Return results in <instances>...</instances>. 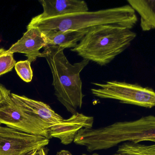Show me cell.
<instances>
[{
	"label": "cell",
	"mask_w": 155,
	"mask_h": 155,
	"mask_svg": "<svg viewBox=\"0 0 155 155\" xmlns=\"http://www.w3.org/2000/svg\"><path fill=\"white\" fill-rule=\"evenodd\" d=\"M78 145L89 153L109 149L126 142L155 143V116H147L134 121L116 122L97 128H83L75 137Z\"/></svg>",
	"instance_id": "cell-1"
},
{
	"label": "cell",
	"mask_w": 155,
	"mask_h": 155,
	"mask_svg": "<svg viewBox=\"0 0 155 155\" xmlns=\"http://www.w3.org/2000/svg\"><path fill=\"white\" fill-rule=\"evenodd\" d=\"M40 57H45L52 74V85L58 101L73 115L81 109L84 95L82 92V82L80 73L89 63L83 59L71 64L64 52V49L46 46Z\"/></svg>",
	"instance_id": "cell-2"
},
{
	"label": "cell",
	"mask_w": 155,
	"mask_h": 155,
	"mask_svg": "<svg viewBox=\"0 0 155 155\" xmlns=\"http://www.w3.org/2000/svg\"><path fill=\"white\" fill-rule=\"evenodd\" d=\"M135 11L129 5L94 12L76 13L66 15L41 18L34 17L27 28L35 27L41 31L54 30H87L93 26L116 25L131 30L136 24Z\"/></svg>",
	"instance_id": "cell-3"
},
{
	"label": "cell",
	"mask_w": 155,
	"mask_h": 155,
	"mask_svg": "<svg viewBox=\"0 0 155 155\" xmlns=\"http://www.w3.org/2000/svg\"><path fill=\"white\" fill-rule=\"evenodd\" d=\"M136 37L126 27L116 25L93 26L77 46L71 49L84 59L104 66L123 52Z\"/></svg>",
	"instance_id": "cell-4"
},
{
	"label": "cell",
	"mask_w": 155,
	"mask_h": 155,
	"mask_svg": "<svg viewBox=\"0 0 155 155\" xmlns=\"http://www.w3.org/2000/svg\"><path fill=\"white\" fill-rule=\"evenodd\" d=\"M11 91L0 84V124L6 127L51 139L50 126L36 115L20 108L12 99Z\"/></svg>",
	"instance_id": "cell-5"
},
{
	"label": "cell",
	"mask_w": 155,
	"mask_h": 155,
	"mask_svg": "<svg viewBox=\"0 0 155 155\" xmlns=\"http://www.w3.org/2000/svg\"><path fill=\"white\" fill-rule=\"evenodd\" d=\"M93 84L99 87L91 89L92 93L96 97L114 99L123 103L145 108L155 106V92L149 87L117 81L107 82L105 84Z\"/></svg>",
	"instance_id": "cell-6"
},
{
	"label": "cell",
	"mask_w": 155,
	"mask_h": 155,
	"mask_svg": "<svg viewBox=\"0 0 155 155\" xmlns=\"http://www.w3.org/2000/svg\"><path fill=\"white\" fill-rule=\"evenodd\" d=\"M50 139L0 126V155H31L49 144Z\"/></svg>",
	"instance_id": "cell-7"
},
{
	"label": "cell",
	"mask_w": 155,
	"mask_h": 155,
	"mask_svg": "<svg viewBox=\"0 0 155 155\" xmlns=\"http://www.w3.org/2000/svg\"><path fill=\"white\" fill-rule=\"evenodd\" d=\"M11 96L24 111L36 115L48 123L50 126V132L54 137L65 133L72 127L71 117L64 119L45 103L14 93H11Z\"/></svg>",
	"instance_id": "cell-8"
},
{
	"label": "cell",
	"mask_w": 155,
	"mask_h": 155,
	"mask_svg": "<svg viewBox=\"0 0 155 155\" xmlns=\"http://www.w3.org/2000/svg\"><path fill=\"white\" fill-rule=\"evenodd\" d=\"M47 45V40L41 31L35 27L27 28L21 38L7 50L9 52L24 54L32 62L40 57L41 48Z\"/></svg>",
	"instance_id": "cell-9"
},
{
	"label": "cell",
	"mask_w": 155,
	"mask_h": 155,
	"mask_svg": "<svg viewBox=\"0 0 155 155\" xmlns=\"http://www.w3.org/2000/svg\"><path fill=\"white\" fill-rule=\"evenodd\" d=\"M43 12L37 16L39 18L57 17L76 13L88 12L86 2L79 0H41Z\"/></svg>",
	"instance_id": "cell-10"
},
{
	"label": "cell",
	"mask_w": 155,
	"mask_h": 155,
	"mask_svg": "<svg viewBox=\"0 0 155 155\" xmlns=\"http://www.w3.org/2000/svg\"><path fill=\"white\" fill-rule=\"evenodd\" d=\"M87 30H50L41 31L47 40L46 46L65 48H74L84 36Z\"/></svg>",
	"instance_id": "cell-11"
},
{
	"label": "cell",
	"mask_w": 155,
	"mask_h": 155,
	"mask_svg": "<svg viewBox=\"0 0 155 155\" xmlns=\"http://www.w3.org/2000/svg\"><path fill=\"white\" fill-rule=\"evenodd\" d=\"M129 5L140 16V26L144 32L155 29V0H128Z\"/></svg>",
	"instance_id": "cell-12"
},
{
	"label": "cell",
	"mask_w": 155,
	"mask_h": 155,
	"mask_svg": "<svg viewBox=\"0 0 155 155\" xmlns=\"http://www.w3.org/2000/svg\"><path fill=\"white\" fill-rule=\"evenodd\" d=\"M117 155H155V143L143 144L126 142L118 147Z\"/></svg>",
	"instance_id": "cell-13"
},
{
	"label": "cell",
	"mask_w": 155,
	"mask_h": 155,
	"mask_svg": "<svg viewBox=\"0 0 155 155\" xmlns=\"http://www.w3.org/2000/svg\"><path fill=\"white\" fill-rule=\"evenodd\" d=\"M16 63L13 53L0 48V76L12 71Z\"/></svg>",
	"instance_id": "cell-14"
},
{
	"label": "cell",
	"mask_w": 155,
	"mask_h": 155,
	"mask_svg": "<svg viewBox=\"0 0 155 155\" xmlns=\"http://www.w3.org/2000/svg\"><path fill=\"white\" fill-rule=\"evenodd\" d=\"M31 64V62L27 60L19 61L15 66L17 75L23 81L26 83L31 82L33 76Z\"/></svg>",
	"instance_id": "cell-15"
},
{
	"label": "cell",
	"mask_w": 155,
	"mask_h": 155,
	"mask_svg": "<svg viewBox=\"0 0 155 155\" xmlns=\"http://www.w3.org/2000/svg\"><path fill=\"white\" fill-rule=\"evenodd\" d=\"M31 155H47V153L44 147H41L35 150Z\"/></svg>",
	"instance_id": "cell-16"
},
{
	"label": "cell",
	"mask_w": 155,
	"mask_h": 155,
	"mask_svg": "<svg viewBox=\"0 0 155 155\" xmlns=\"http://www.w3.org/2000/svg\"><path fill=\"white\" fill-rule=\"evenodd\" d=\"M56 155H72L69 151L66 150H61L57 153Z\"/></svg>",
	"instance_id": "cell-17"
},
{
	"label": "cell",
	"mask_w": 155,
	"mask_h": 155,
	"mask_svg": "<svg viewBox=\"0 0 155 155\" xmlns=\"http://www.w3.org/2000/svg\"><path fill=\"white\" fill-rule=\"evenodd\" d=\"M92 155H98L97 154H93Z\"/></svg>",
	"instance_id": "cell-18"
},
{
	"label": "cell",
	"mask_w": 155,
	"mask_h": 155,
	"mask_svg": "<svg viewBox=\"0 0 155 155\" xmlns=\"http://www.w3.org/2000/svg\"><path fill=\"white\" fill-rule=\"evenodd\" d=\"M82 155H89L85 154H83Z\"/></svg>",
	"instance_id": "cell-19"
},
{
	"label": "cell",
	"mask_w": 155,
	"mask_h": 155,
	"mask_svg": "<svg viewBox=\"0 0 155 155\" xmlns=\"http://www.w3.org/2000/svg\"><path fill=\"white\" fill-rule=\"evenodd\" d=\"M1 94H0V99H1Z\"/></svg>",
	"instance_id": "cell-20"
},
{
	"label": "cell",
	"mask_w": 155,
	"mask_h": 155,
	"mask_svg": "<svg viewBox=\"0 0 155 155\" xmlns=\"http://www.w3.org/2000/svg\"><path fill=\"white\" fill-rule=\"evenodd\" d=\"M0 126H1V124H0Z\"/></svg>",
	"instance_id": "cell-21"
}]
</instances>
